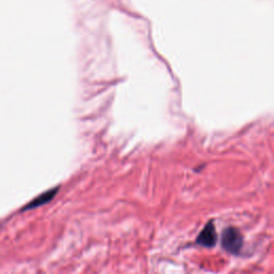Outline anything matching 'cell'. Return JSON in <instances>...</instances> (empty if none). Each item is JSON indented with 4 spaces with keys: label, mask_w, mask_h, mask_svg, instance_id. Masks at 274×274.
I'll list each match as a JSON object with an SVG mask.
<instances>
[{
    "label": "cell",
    "mask_w": 274,
    "mask_h": 274,
    "mask_svg": "<svg viewBox=\"0 0 274 274\" xmlns=\"http://www.w3.org/2000/svg\"><path fill=\"white\" fill-rule=\"evenodd\" d=\"M218 241V235H216L215 226L212 221H210L208 224L201 229L196 242L201 246L205 247H213Z\"/></svg>",
    "instance_id": "cell-2"
},
{
    "label": "cell",
    "mask_w": 274,
    "mask_h": 274,
    "mask_svg": "<svg viewBox=\"0 0 274 274\" xmlns=\"http://www.w3.org/2000/svg\"><path fill=\"white\" fill-rule=\"evenodd\" d=\"M222 246L233 255H239L243 247V235L235 227H227L222 234Z\"/></svg>",
    "instance_id": "cell-1"
},
{
    "label": "cell",
    "mask_w": 274,
    "mask_h": 274,
    "mask_svg": "<svg viewBox=\"0 0 274 274\" xmlns=\"http://www.w3.org/2000/svg\"><path fill=\"white\" fill-rule=\"evenodd\" d=\"M58 192V189H52L47 191V192L41 194L40 196H38L36 199H34L33 201H30L28 205L24 208V210H29V209H34L37 207H40L45 205V203L49 202L54 198V196Z\"/></svg>",
    "instance_id": "cell-3"
}]
</instances>
